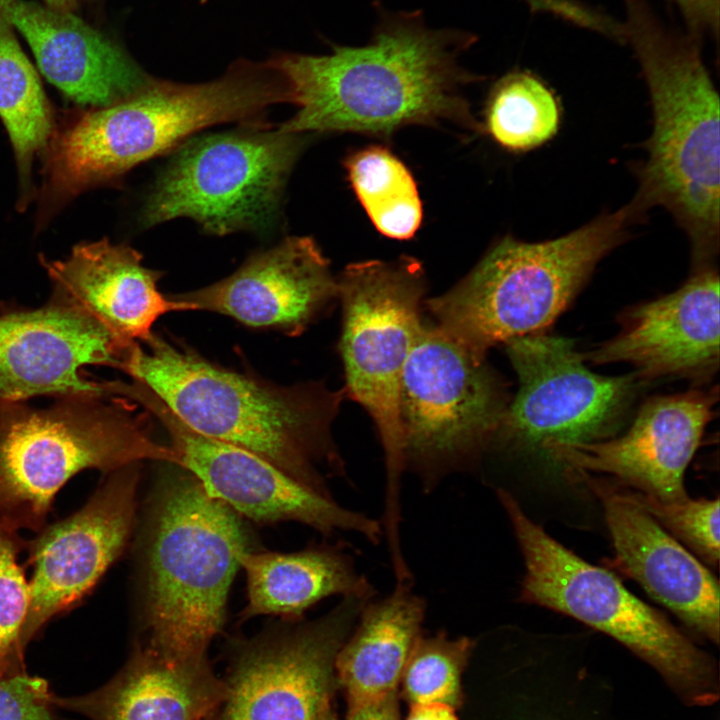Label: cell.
Listing matches in <instances>:
<instances>
[{
    "instance_id": "6da1fadb",
    "label": "cell",
    "mask_w": 720,
    "mask_h": 720,
    "mask_svg": "<svg viewBox=\"0 0 720 720\" xmlns=\"http://www.w3.org/2000/svg\"><path fill=\"white\" fill-rule=\"evenodd\" d=\"M476 41L470 32L428 28L420 10H382L364 46L280 52L266 62L284 78L297 112L278 129L388 136L409 124L474 122L460 93L474 76L457 59Z\"/></svg>"
},
{
    "instance_id": "7a4b0ae2",
    "label": "cell",
    "mask_w": 720,
    "mask_h": 720,
    "mask_svg": "<svg viewBox=\"0 0 720 720\" xmlns=\"http://www.w3.org/2000/svg\"><path fill=\"white\" fill-rule=\"evenodd\" d=\"M119 370L196 433L250 451L332 497L319 465L343 472L331 425L344 390L318 382L273 384L214 364L155 333L130 346Z\"/></svg>"
},
{
    "instance_id": "3957f363",
    "label": "cell",
    "mask_w": 720,
    "mask_h": 720,
    "mask_svg": "<svg viewBox=\"0 0 720 720\" xmlns=\"http://www.w3.org/2000/svg\"><path fill=\"white\" fill-rule=\"evenodd\" d=\"M290 103L282 75L267 62L239 59L219 78L183 84L151 77L130 96L89 108L55 130L44 154L37 218L49 223L81 193L221 123L264 126L271 105Z\"/></svg>"
},
{
    "instance_id": "277c9868",
    "label": "cell",
    "mask_w": 720,
    "mask_h": 720,
    "mask_svg": "<svg viewBox=\"0 0 720 720\" xmlns=\"http://www.w3.org/2000/svg\"><path fill=\"white\" fill-rule=\"evenodd\" d=\"M623 33L650 95L653 130L636 169L632 199L645 214L668 210L687 234L693 271L714 266L719 252V96L695 37L670 30L648 0H624Z\"/></svg>"
},
{
    "instance_id": "5b68a950",
    "label": "cell",
    "mask_w": 720,
    "mask_h": 720,
    "mask_svg": "<svg viewBox=\"0 0 720 720\" xmlns=\"http://www.w3.org/2000/svg\"><path fill=\"white\" fill-rule=\"evenodd\" d=\"M168 473L151 503L143 563V619L149 645L182 659H206L221 631L227 597L248 538L239 515L190 472Z\"/></svg>"
},
{
    "instance_id": "8992f818",
    "label": "cell",
    "mask_w": 720,
    "mask_h": 720,
    "mask_svg": "<svg viewBox=\"0 0 720 720\" xmlns=\"http://www.w3.org/2000/svg\"><path fill=\"white\" fill-rule=\"evenodd\" d=\"M642 216L631 200L555 239L504 237L454 287L426 301L433 324L483 359L497 344L545 332Z\"/></svg>"
},
{
    "instance_id": "52a82bcc",
    "label": "cell",
    "mask_w": 720,
    "mask_h": 720,
    "mask_svg": "<svg viewBox=\"0 0 720 720\" xmlns=\"http://www.w3.org/2000/svg\"><path fill=\"white\" fill-rule=\"evenodd\" d=\"M146 419L120 397H63L40 408L0 403V531L39 532L57 493L85 470L107 474L148 460L179 466Z\"/></svg>"
},
{
    "instance_id": "ba28073f",
    "label": "cell",
    "mask_w": 720,
    "mask_h": 720,
    "mask_svg": "<svg viewBox=\"0 0 720 720\" xmlns=\"http://www.w3.org/2000/svg\"><path fill=\"white\" fill-rule=\"evenodd\" d=\"M497 497L524 558L521 601L570 616L617 640L650 665L684 704L705 707L718 701V666L710 654L611 572L549 536L508 491L498 489Z\"/></svg>"
},
{
    "instance_id": "9c48e42d",
    "label": "cell",
    "mask_w": 720,
    "mask_h": 720,
    "mask_svg": "<svg viewBox=\"0 0 720 720\" xmlns=\"http://www.w3.org/2000/svg\"><path fill=\"white\" fill-rule=\"evenodd\" d=\"M338 280L342 305L344 393L372 418L384 451L385 511H400L405 468L399 412L400 380L422 330L425 272L415 258L369 260L348 265Z\"/></svg>"
},
{
    "instance_id": "30bf717a",
    "label": "cell",
    "mask_w": 720,
    "mask_h": 720,
    "mask_svg": "<svg viewBox=\"0 0 720 720\" xmlns=\"http://www.w3.org/2000/svg\"><path fill=\"white\" fill-rule=\"evenodd\" d=\"M302 136L265 125L189 138L152 186L141 224L187 217L214 235L268 230L303 148Z\"/></svg>"
},
{
    "instance_id": "8fae6325",
    "label": "cell",
    "mask_w": 720,
    "mask_h": 720,
    "mask_svg": "<svg viewBox=\"0 0 720 720\" xmlns=\"http://www.w3.org/2000/svg\"><path fill=\"white\" fill-rule=\"evenodd\" d=\"M509 402L486 359L424 323L400 380L405 467L437 469L480 453L492 443Z\"/></svg>"
},
{
    "instance_id": "7c38bea8",
    "label": "cell",
    "mask_w": 720,
    "mask_h": 720,
    "mask_svg": "<svg viewBox=\"0 0 720 720\" xmlns=\"http://www.w3.org/2000/svg\"><path fill=\"white\" fill-rule=\"evenodd\" d=\"M505 346L519 389L492 443L518 451L546 456L553 444L610 438L626 422L646 383L636 372L616 377L593 373L565 337L541 332Z\"/></svg>"
},
{
    "instance_id": "4fadbf2b",
    "label": "cell",
    "mask_w": 720,
    "mask_h": 720,
    "mask_svg": "<svg viewBox=\"0 0 720 720\" xmlns=\"http://www.w3.org/2000/svg\"><path fill=\"white\" fill-rule=\"evenodd\" d=\"M124 395L161 423L179 466L238 515L260 523L296 521L324 535L346 531L379 542L377 520L342 507L250 451L196 433L142 384L128 383Z\"/></svg>"
},
{
    "instance_id": "5bb4252c",
    "label": "cell",
    "mask_w": 720,
    "mask_h": 720,
    "mask_svg": "<svg viewBox=\"0 0 720 720\" xmlns=\"http://www.w3.org/2000/svg\"><path fill=\"white\" fill-rule=\"evenodd\" d=\"M140 464L104 474L80 509L27 541V646L50 621L77 606L125 550L136 520Z\"/></svg>"
},
{
    "instance_id": "9a60e30c",
    "label": "cell",
    "mask_w": 720,
    "mask_h": 720,
    "mask_svg": "<svg viewBox=\"0 0 720 720\" xmlns=\"http://www.w3.org/2000/svg\"><path fill=\"white\" fill-rule=\"evenodd\" d=\"M369 601L343 597L320 619L249 643L225 694V720H320L334 663Z\"/></svg>"
},
{
    "instance_id": "2e32d148",
    "label": "cell",
    "mask_w": 720,
    "mask_h": 720,
    "mask_svg": "<svg viewBox=\"0 0 720 720\" xmlns=\"http://www.w3.org/2000/svg\"><path fill=\"white\" fill-rule=\"evenodd\" d=\"M134 342L125 341L91 315L49 299L39 308L3 306L0 312V403L108 396L105 380L89 365L119 369Z\"/></svg>"
},
{
    "instance_id": "e0dca14e",
    "label": "cell",
    "mask_w": 720,
    "mask_h": 720,
    "mask_svg": "<svg viewBox=\"0 0 720 720\" xmlns=\"http://www.w3.org/2000/svg\"><path fill=\"white\" fill-rule=\"evenodd\" d=\"M717 390L654 396L642 404L628 431L614 439L553 444L546 458L568 475L601 472L628 488L663 501L687 496L685 470L713 417Z\"/></svg>"
},
{
    "instance_id": "ac0fdd59",
    "label": "cell",
    "mask_w": 720,
    "mask_h": 720,
    "mask_svg": "<svg viewBox=\"0 0 720 720\" xmlns=\"http://www.w3.org/2000/svg\"><path fill=\"white\" fill-rule=\"evenodd\" d=\"M719 321V274L708 267L674 292L627 308L619 332L581 355L594 364L630 363L645 382L680 377L703 385L719 368Z\"/></svg>"
},
{
    "instance_id": "d6986e66",
    "label": "cell",
    "mask_w": 720,
    "mask_h": 720,
    "mask_svg": "<svg viewBox=\"0 0 720 720\" xmlns=\"http://www.w3.org/2000/svg\"><path fill=\"white\" fill-rule=\"evenodd\" d=\"M328 259L307 236L288 237L250 256L230 276L170 296L188 311H209L253 328L301 334L339 298Z\"/></svg>"
},
{
    "instance_id": "ffe728a7",
    "label": "cell",
    "mask_w": 720,
    "mask_h": 720,
    "mask_svg": "<svg viewBox=\"0 0 720 720\" xmlns=\"http://www.w3.org/2000/svg\"><path fill=\"white\" fill-rule=\"evenodd\" d=\"M602 504L614 565L694 632L718 645L719 585L703 564L640 507L618 482L576 472Z\"/></svg>"
},
{
    "instance_id": "44dd1931",
    "label": "cell",
    "mask_w": 720,
    "mask_h": 720,
    "mask_svg": "<svg viewBox=\"0 0 720 720\" xmlns=\"http://www.w3.org/2000/svg\"><path fill=\"white\" fill-rule=\"evenodd\" d=\"M0 11L31 47L42 74L89 108L116 103L151 78L113 41L70 11L0 0Z\"/></svg>"
},
{
    "instance_id": "7402d4cb",
    "label": "cell",
    "mask_w": 720,
    "mask_h": 720,
    "mask_svg": "<svg viewBox=\"0 0 720 720\" xmlns=\"http://www.w3.org/2000/svg\"><path fill=\"white\" fill-rule=\"evenodd\" d=\"M40 261L52 284L51 300L84 311L125 341L145 342L160 317L188 311L159 291L162 273L143 266L130 246L104 238L76 245L64 260Z\"/></svg>"
},
{
    "instance_id": "603a6c76",
    "label": "cell",
    "mask_w": 720,
    "mask_h": 720,
    "mask_svg": "<svg viewBox=\"0 0 720 720\" xmlns=\"http://www.w3.org/2000/svg\"><path fill=\"white\" fill-rule=\"evenodd\" d=\"M225 694L206 659L174 657L147 644L104 686L81 696L54 695V702L90 720H205Z\"/></svg>"
},
{
    "instance_id": "cb8c5ba5",
    "label": "cell",
    "mask_w": 720,
    "mask_h": 720,
    "mask_svg": "<svg viewBox=\"0 0 720 720\" xmlns=\"http://www.w3.org/2000/svg\"><path fill=\"white\" fill-rule=\"evenodd\" d=\"M425 601L411 583H397L386 597L367 601L350 639L334 663L350 706L395 693L425 618Z\"/></svg>"
},
{
    "instance_id": "d4e9b609",
    "label": "cell",
    "mask_w": 720,
    "mask_h": 720,
    "mask_svg": "<svg viewBox=\"0 0 720 720\" xmlns=\"http://www.w3.org/2000/svg\"><path fill=\"white\" fill-rule=\"evenodd\" d=\"M240 567L247 579L244 619L277 615L297 620L327 597L370 600L374 595L352 557L336 547L316 546L293 553L247 551Z\"/></svg>"
},
{
    "instance_id": "484cf974",
    "label": "cell",
    "mask_w": 720,
    "mask_h": 720,
    "mask_svg": "<svg viewBox=\"0 0 720 720\" xmlns=\"http://www.w3.org/2000/svg\"><path fill=\"white\" fill-rule=\"evenodd\" d=\"M523 675L519 720H617L613 685L583 649L539 643Z\"/></svg>"
},
{
    "instance_id": "4316f807",
    "label": "cell",
    "mask_w": 720,
    "mask_h": 720,
    "mask_svg": "<svg viewBox=\"0 0 720 720\" xmlns=\"http://www.w3.org/2000/svg\"><path fill=\"white\" fill-rule=\"evenodd\" d=\"M0 119L14 151L19 181L18 208L25 209L34 195V161L45 154L56 128L38 75L1 11Z\"/></svg>"
},
{
    "instance_id": "83f0119b",
    "label": "cell",
    "mask_w": 720,
    "mask_h": 720,
    "mask_svg": "<svg viewBox=\"0 0 720 720\" xmlns=\"http://www.w3.org/2000/svg\"><path fill=\"white\" fill-rule=\"evenodd\" d=\"M351 185L372 223L383 235L406 240L422 221L417 185L407 167L383 147L372 146L345 162Z\"/></svg>"
},
{
    "instance_id": "f1b7e54d",
    "label": "cell",
    "mask_w": 720,
    "mask_h": 720,
    "mask_svg": "<svg viewBox=\"0 0 720 720\" xmlns=\"http://www.w3.org/2000/svg\"><path fill=\"white\" fill-rule=\"evenodd\" d=\"M561 122L559 102L540 79L513 71L493 86L486 108V129L511 152H527L550 141Z\"/></svg>"
},
{
    "instance_id": "f546056e",
    "label": "cell",
    "mask_w": 720,
    "mask_h": 720,
    "mask_svg": "<svg viewBox=\"0 0 720 720\" xmlns=\"http://www.w3.org/2000/svg\"><path fill=\"white\" fill-rule=\"evenodd\" d=\"M474 649L466 636L449 638L439 632L420 636L402 673L403 691L414 703H444L455 708L461 702V676Z\"/></svg>"
},
{
    "instance_id": "4dcf8cb0",
    "label": "cell",
    "mask_w": 720,
    "mask_h": 720,
    "mask_svg": "<svg viewBox=\"0 0 720 720\" xmlns=\"http://www.w3.org/2000/svg\"><path fill=\"white\" fill-rule=\"evenodd\" d=\"M26 543L19 533L0 531V676L26 672L24 630L30 587L18 561Z\"/></svg>"
},
{
    "instance_id": "1f68e13d",
    "label": "cell",
    "mask_w": 720,
    "mask_h": 720,
    "mask_svg": "<svg viewBox=\"0 0 720 720\" xmlns=\"http://www.w3.org/2000/svg\"><path fill=\"white\" fill-rule=\"evenodd\" d=\"M627 494L671 536L684 542L707 564L719 562V499L663 501L625 487Z\"/></svg>"
},
{
    "instance_id": "d6a6232c",
    "label": "cell",
    "mask_w": 720,
    "mask_h": 720,
    "mask_svg": "<svg viewBox=\"0 0 720 720\" xmlns=\"http://www.w3.org/2000/svg\"><path fill=\"white\" fill-rule=\"evenodd\" d=\"M48 682L27 672L0 676V720H56Z\"/></svg>"
},
{
    "instance_id": "836d02e7",
    "label": "cell",
    "mask_w": 720,
    "mask_h": 720,
    "mask_svg": "<svg viewBox=\"0 0 720 720\" xmlns=\"http://www.w3.org/2000/svg\"><path fill=\"white\" fill-rule=\"evenodd\" d=\"M681 11L692 34L702 32L717 34L719 24V0H672Z\"/></svg>"
},
{
    "instance_id": "e575fe53",
    "label": "cell",
    "mask_w": 720,
    "mask_h": 720,
    "mask_svg": "<svg viewBox=\"0 0 720 720\" xmlns=\"http://www.w3.org/2000/svg\"><path fill=\"white\" fill-rule=\"evenodd\" d=\"M346 720H399L396 692L374 701L350 706Z\"/></svg>"
},
{
    "instance_id": "d590c367",
    "label": "cell",
    "mask_w": 720,
    "mask_h": 720,
    "mask_svg": "<svg viewBox=\"0 0 720 720\" xmlns=\"http://www.w3.org/2000/svg\"><path fill=\"white\" fill-rule=\"evenodd\" d=\"M406 720H457L454 708L444 703H414Z\"/></svg>"
},
{
    "instance_id": "8d00e7d4",
    "label": "cell",
    "mask_w": 720,
    "mask_h": 720,
    "mask_svg": "<svg viewBox=\"0 0 720 720\" xmlns=\"http://www.w3.org/2000/svg\"><path fill=\"white\" fill-rule=\"evenodd\" d=\"M46 5L62 11H70L77 7L80 0H44Z\"/></svg>"
},
{
    "instance_id": "74e56055",
    "label": "cell",
    "mask_w": 720,
    "mask_h": 720,
    "mask_svg": "<svg viewBox=\"0 0 720 720\" xmlns=\"http://www.w3.org/2000/svg\"><path fill=\"white\" fill-rule=\"evenodd\" d=\"M320 720H338V718L335 716L334 713L330 711L329 708H326V710L323 712Z\"/></svg>"
}]
</instances>
